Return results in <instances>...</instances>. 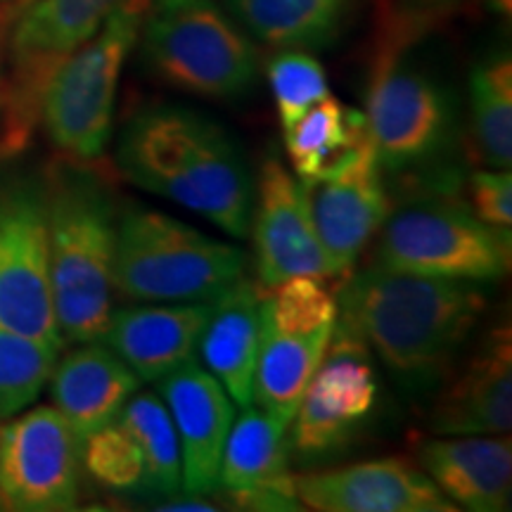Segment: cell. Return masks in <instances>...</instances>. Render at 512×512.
I'll list each match as a JSON object with an SVG mask.
<instances>
[{"label":"cell","instance_id":"30bf717a","mask_svg":"<svg viewBox=\"0 0 512 512\" xmlns=\"http://www.w3.org/2000/svg\"><path fill=\"white\" fill-rule=\"evenodd\" d=\"M0 328L64 349L50 290L46 183L0 185Z\"/></svg>","mask_w":512,"mask_h":512},{"label":"cell","instance_id":"ba28073f","mask_svg":"<svg viewBox=\"0 0 512 512\" xmlns=\"http://www.w3.org/2000/svg\"><path fill=\"white\" fill-rule=\"evenodd\" d=\"M337 297L323 280L297 275L264 290L252 403L290 425L328 349Z\"/></svg>","mask_w":512,"mask_h":512},{"label":"cell","instance_id":"5b68a950","mask_svg":"<svg viewBox=\"0 0 512 512\" xmlns=\"http://www.w3.org/2000/svg\"><path fill=\"white\" fill-rule=\"evenodd\" d=\"M140 36L147 67L176 91L226 100L252 88V38L214 0H150Z\"/></svg>","mask_w":512,"mask_h":512},{"label":"cell","instance_id":"484cf974","mask_svg":"<svg viewBox=\"0 0 512 512\" xmlns=\"http://www.w3.org/2000/svg\"><path fill=\"white\" fill-rule=\"evenodd\" d=\"M117 420L140 448L147 489L169 498L183 494L181 444L162 396L136 392L124 403Z\"/></svg>","mask_w":512,"mask_h":512},{"label":"cell","instance_id":"7c38bea8","mask_svg":"<svg viewBox=\"0 0 512 512\" xmlns=\"http://www.w3.org/2000/svg\"><path fill=\"white\" fill-rule=\"evenodd\" d=\"M81 439L55 406L0 427V508L62 512L79 503Z\"/></svg>","mask_w":512,"mask_h":512},{"label":"cell","instance_id":"8992f818","mask_svg":"<svg viewBox=\"0 0 512 512\" xmlns=\"http://www.w3.org/2000/svg\"><path fill=\"white\" fill-rule=\"evenodd\" d=\"M147 5L128 0L50 74L38 124L64 157L93 162L110 143L121 69L138 43Z\"/></svg>","mask_w":512,"mask_h":512},{"label":"cell","instance_id":"9a60e30c","mask_svg":"<svg viewBox=\"0 0 512 512\" xmlns=\"http://www.w3.org/2000/svg\"><path fill=\"white\" fill-rule=\"evenodd\" d=\"M299 183L320 247L337 280H344L389 214V195L373 145L342 169L299 178Z\"/></svg>","mask_w":512,"mask_h":512},{"label":"cell","instance_id":"7402d4cb","mask_svg":"<svg viewBox=\"0 0 512 512\" xmlns=\"http://www.w3.org/2000/svg\"><path fill=\"white\" fill-rule=\"evenodd\" d=\"M53 406L81 441L110 425L140 380L105 342L76 344L50 373Z\"/></svg>","mask_w":512,"mask_h":512},{"label":"cell","instance_id":"6da1fadb","mask_svg":"<svg viewBox=\"0 0 512 512\" xmlns=\"http://www.w3.org/2000/svg\"><path fill=\"white\" fill-rule=\"evenodd\" d=\"M337 297V325L356 335L406 392H432L484 316L479 283L368 266Z\"/></svg>","mask_w":512,"mask_h":512},{"label":"cell","instance_id":"7a4b0ae2","mask_svg":"<svg viewBox=\"0 0 512 512\" xmlns=\"http://www.w3.org/2000/svg\"><path fill=\"white\" fill-rule=\"evenodd\" d=\"M119 174L181 204L233 238H247L254 178L238 143L207 114L176 105L140 110L117 143Z\"/></svg>","mask_w":512,"mask_h":512},{"label":"cell","instance_id":"836d02e7","mask_svg":"<svg viewBox=\"0 0 512 512\" xmlns=\"http://www.w3.org/2000/svg\"><path fill=\"white\" fill-rule=\"evenodd\" d=\"M24 3H27V5H29V3H31V0H24Z\"/></svg>","mask_w":512,"mask_h":512},{"label":"cell","instance_id":"52a82bcc","mask_svg":"<svg viewBox=\"0 0 512 512\" xmlns=\"http://www.w3.org/2000/svg\"><path fill=\"white\" fill-rule=\"evenodd\" d=\"M510 228H494L456 200H420L389 211L375 266L430 278L494 283L510 273Z\"/></svg>","mask_w":512,"mask_h":512},{"label":"cell","instance_id":"4dcf8cb0","mask_svg":"<svg viewBox=\"0 0 512 512\" xmlns=\"http://www.w3.org/2000/svg\"><path fill=\"white\" fill-rule=\"evenodd\" d=\"M472 211L494 228L512 226V176L510 169L477 171L470 181Z\"/></svg>","mask_w":512,"mask_h":512},{"label":"cell","instance_id":"1f68e13d","mask_svg":"<svg viewBox=\"0 0 512 512\" xmlns=\"http://www.w3.org/2000/svg\"><path fill=\"white\" fill-rule=\"evenodd\" d=\"M489 3H491V8L498 12V15H505V17L510 15L512 0H489Z\"/></svg>","mask_w":512,"mask_h":512},{"label":"cell","instance_id":"5bb4252c","mask_svg":"<svg viewBox=\"0 0 512 512\" xmlns=\"http://www.w3.org/2000/svg\"><path fill=\"white\" fill-rule=\"evenodd\" d=\"M256 278L261 290L309 275L323 283L337 280L320 247L306 207L302 183L278 157H266L254 185L252 221Z\"/></svg>","mask_w":512,"mask_h":512},{"label":"cell","instance_id":"83f0119b","mask_svg":"<svg viewBox=\"0 0 512 512\" xmlns=\"http://www.w3.org/2000/svg\"><path fill=\"white\" fill-rule=\"evenodd\" d=\"M60 347L0 328V420L38 399L60 358Z\"/></svg>","mask_w":512,"mask_h":512},{"label":"cell","instance_id":"cb8c5ba5","mask_svg":"<svg viewBox=\"0 0 512 512\" xmlns=\"http://www.w3.org/2000/svg\"><path fill=\"white\" fill-rule=\"evenodd\" d=\"M354 0H228L230 17L256 41L280 50H316L342 31Z\"/></svg>","mask_w":512,"mask_h":512},{"label":"cell","instance_id":"277c9868","mask_svg":"<svg viewBox=\"0 0 512 512\" xmlns=\"http://www.w3.org/2000/svg\"><path fill=\"white\" fill-rule=\"evenodd\" d=\"M247 254L162 211H119L114 292L136 302H211L245 275Z\"/></svg>","mask_w":512,"mask_h":512},{"label":"cell","instance_id":"9c48e42d","mask_svg":"<svg viewBox=\"0 0 512 512\" xmlns=\"http://www.w3.org/2000/svg\"><path fill=\"white\" fill-rule=\"evenodd\" d=\"M128 0H31L10 36L12 76L0 112V157L24 150L41 119L43 88L74 50Z\"/></svg>","mask_w":512,"mask_h":512},{"label":"cell","instance_id":"603a6c76","mask_svg":"<svg viewBox=\"0 0 512 512\" xmlns=\"http://www.w3.org/2000/svg\"><path fill=\"white\" fill-rule=\"evenodd\" d=\"M264 290L242 275L211 302L200 351L202 366L223 384L238 408L252 406L256 358L261 342Z\"/></svg>","mask_w":512,"mask_h":512},{"label":"cell","instance_id":"e575fe53","mask_svg":"<svg viewBox=\"0 0 512 512\" xmlns=\"http://www.w3.org/2000/svg\"><path fill=\"white\" fill-rule=\"evenodd\" d=\"M0 510H3V508H0Z\"/></svg>","mask_w":512,"mask_h":512},{"label":"cell","instance_id":"d6a6232c","mask_svg":"<svg viewBox=\"0 0 512 512\" xmlns=\"http://www.w3.org/2000/svg\"><path fill=\"white\" fill-rule=\"evenodd\" d=\"M3 100H5V79H3V62H0V112H3Z\"/></svg>","mask_w":512,"mask_h":512},{"label":"cell","instance_id":"44dd1931","mask_svg":"<svg viewBox=\"0 0 512 512\" xmlns=\"http://www.w3.org/2000/svg\"><path fill=\"white\" fill-rule=\"evenodd\" d=\"M211 302H145L112 311L100 342H105L140 382H159L190 358H197Z\"/></svg>","mask_w":512,"mask_h":512},{"label":"cell","instance_id":"ac0fdd59","mask_svg":"<svg viewBox=\"0 0 512 512\" xmlns=\"http://www.w3.org/2000/svg\"><path fill=\"white\" fill-rule=\"evenodd\" d=\"M290 425L264 408L247 406L230 425L219 489L242 510H299L290 472Z\"/></svg>","mask_w":512,"mask_h":512},{"label":"cell","instance_id":"d4e9b609","mask_svg":"<svg viewBox=\"0 0 512 512\" xmlns=\"http://www.w3.org/2000/svg\"><path fill=\"white\" fill-rule=\"evenodd\" d=\"M285 131V150L297 178L328 176L370 147L366 114L323 98Z\"/></svg>","mask_w":512,"mask_h":512},{"label":"cell","instance_id":"f546056e","mask_svg":"<svg viewBox=\"0 0 512 512\" xmlns=\"http://www.w3.org/2000/svg\"><path fill=\"white\" fill-rule=\"evenodd\" d=\"M268 83L283 128L330 95L325 69L306 50H283L275 55L268 64Z\"/></svg>","mask_w":512,"mask_h":512},{"label":"cell","instance_id":"f1b7e54d","mask_svg":"<svg viewBox=\"0 0 512 512\" xmlns=\"http://www.w3.org/2000/svg\"><path fill=\"white\" fill-rule=\"evenodd\" d=\"M81 467L107 489L136 491L145 486L140 448L119 420H112L81 441Z\"/></svg>","mask_w":512,"mask_h":512},{"label":"cell","instance_id":"2e32d148","mask_svg":"<svg viewBox=\"0 0 512 512\" xmlns=\"http://www.w3.org/2000/svg\"><path fill=\"white\" fill-rule=\"evenodd\" d=\"M302 508L316 512H456L420 467L403 458H377L335 470L294 475Z\"/></svg>","mask_w":512,"mask_h":512},{"label":"cell","instance_id":"4316f807","mask_svg":"<svg viewBox=\"0 0 512 512\" xmlns=\"http://www.w3.org/2000/svg\"><path fill=\"white\" fill-rule=\"evenodd\" d=\"M472 124L479 157L491 169L512 164V60L498 50L470 74Z\"/></svg>","mask_w":512,"mask_h":512},{"label":"cell","instance_id":"8fae6325","mask_svg":"<svg viewBox=\"0 0 512 512\" xmlns=\"http://www.w3.org/2000/svg\"><path fill=\"white\" fill-rule=\"evenodd\" d=\"M366 124L382 171H406L444 150L453 105L446 88L425 69L387 55L370 81Z\"/></svg>","mask_w":512,"mask_h":512},{"label":"cell","instance_id":"ffe728a7","mask_svg":"<svg viewBox=\"0 0 512 512\" xmlns=\"http://www.w3.org/2000/svg\"><path fill=\"white\" fill-rule=\"evenodd\" d=\"M420 470L456 508L503 512L512 496V441L505 434H441L415 441Z\"/></svg>","mask_w":512,"mask_h":512},{"label":"cell","instance_id":"e0dca14e","mask_svg":"<svg viewBox=\"0 0 512 512\" xmlns=\"http://www.w3.org/2000/svg\"><path fill=\"white\" fill-rule=\"evenodd\" d=\"M159 392L181 444L183 494H214L219 489L223 446L235 420L233 399L197 358L162 377Z\"/></svg>","mask_w":512,"mask_h":512},{"label":"cell","instance_id":"d6986e66","mask_svg":"<svg viewBox=\"0 0 512 512\" xmlns=\"http://www.w3.org/2000/svg\"><path fill=\"white\" fill-rule=\"evenodd\" d=\"M512 427V332L494 325L460 373L441 389L430 413L434 434H505Z\"/></svg>","mask_w":512,"mask_h":512},{"label":"cell","instance_id":"3957f363","mask_svg":"<svg viewBox=\"0 0 512 512\" xmlns=\"http://www.w3.org/2000/svg\"><path fill=\"white\" fill-rule=\"evenodd\" d=\"M43 183L57 328L64 347L98 342L112 316L117 202L110 183L81 159L55 162Z\"/></svg>","mask_w":512,"mask_h":512},{"label":"cell","instance_id":"4fadbf2b","mask_svg":"<svg viewBox=\"0 0 512 512\" xmlns=\"http://www.w3.org/2000/svg\"><path fill=\"white\" fill-rule=\"evenodd\" d=\"M380 384L370 349L335 323L330 344L290 422V451L320 458L337 451L375 411Z\"/></svg>","mask_w":512,"mask_h":512}]
</instances>
